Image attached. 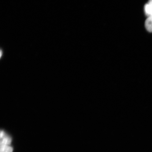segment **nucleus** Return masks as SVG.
<instances>
[{"label": "nucleus", "mask_w": 152, "mask_h": 152, "mask_svg": "<svg viewBox=\"0 0 152 152\" xmlns=\"http://www.w3.org/2000/svg\"><path fill=\"white\" fill-rule=\"evenodd\" d=\"M148 4L152 7V0H149Z\"/></svg>", "instance_id": "nucleus-4"}, {"label": "nucleus", "mask_w": 152, "mask_h": 152, "mask_svg": "<svg viewBox=\"0 0 152 152\" xmlns=\"http://www.w3.org/2000/svg\"><path fill=\"white\" fill-rule=\"evenodd\" d=\"M13 148L10 145H1V152H12Z\"/></svg>", "instance_id": "nucleus-3"}, {"label": "nucleus", "mask_w": 152, "mask_h": 152, "mask_svg": "<svg viewBox=\"0 0 152 152\" xmlns=\"http://www.w3.org/2000/svg\"><path fill=\"white\" fill-rule=\"evenodd\" d=\"M144 11L148 18H152V7L148 4L144 6Z\"/></svg>", "instance_id": "nucleus-1"}, {"label": "nucleus", "mask_w": 152, "mask_h": 152, "mask_svg": "<svg viewBox=\"0 0 152 152\" xmlns=\"http://www.w3.org/2000/svg\"><path fill=\"white\" fill-rule=\"evenodd\" d=\"M2 54V50H1V55Z\"/></svg>", "instance_id": "nucleus-5"}, {"label": "nucleus", "mask_w": 152, "mask_h": 152, "mask_svg": "<svg viewBox=\"0 0 152 152\" xmlns=\"http://www.w3.org/2000/svg\"><path fill=\"white\" fill-rule=\"evenodd\" d=\"M145 25L148 31L152 33V18H148L145 21Z\"/></svg>", "instance_id": "nucleus-2"}]
</instances>
